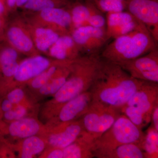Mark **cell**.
Segmentation results:
<instances>
[{"instance_id":"cell-1","label":"cell","mask_w":158,"mask_h":158,"mask_svg":"<svg viewBox=\"0 0 158 158\" xmlns=\"http://www.w3.org/2000/svg\"><path fill=\"white\" fill-rule=\"evenodd\" d=\"M116 63L102 59L89 91L92 101L119 109L144 84Z\"/></svg>"},{"instance_id":"cell-2","label":"cell","mask_w":158,"mask_h":158,"mask_svg":"<svg viewBox=\"0 0 158 158\" xmlns=\"http://www.w3.org/2000/svg\"><path fill=\"white\" fill-rule=\"evenodd\" d=\"M102 60L100 53L82 55L74 61L70 74L60 89L43 107L41 117L46 122L66 102L89 90Z\"/></svg>"},{"instance_id":"cell-3","label":"cell","mask_w":158,"mask_h":158,"mask_svg":"<svg viewBox=\"0 0 158 158\" xmlns=\"http://www.w3.org/2000/svg\"><path fill=\"white\" fill-rule=\"evenodd\" d=\"M146 27L113 39L100 53L102 59L118 64L141 56L157 48Z\"/></svg>"},{"instance_id":"cell-4","label":"cell","mask_w":158,"mask_h":158,"mask_svg":"<svg viewBox=\"0 0 158 158\" xmlns=\"http://www.w3.org/2000/svg\"><path fill=\"white\" fill-rule=\"evenodd\" d=\"M158 102V83L146 81L119 111L142 129L151 122L153 110Z\"/></svg>"},{"instance_id":"cell-5","label":"cell","mask_w":158,"mask_h":158,"mask_svg":"<svg viewBox=\"0 0 158 158\" xmlns=\"http://www.w3.org/2000/svg\"><path fill=\"white\" fill-rule=\"evenodd\" d=\"M144 133L124 114L120 113L108 130L94 142V155L127 143L141 144Z\"/></svg>"},{"instance_id":"cell-6","label":"cell","mask_w":158,"mask_h":158,"mask_svg":"<svg viewBox=\"0 0 158 158\" xmlns=\"http://www.w3.org/2000/svg\"><path fill=\"white\" fill-rule=\"evenodd\" d=\"M120 113L118 109L92 101L81 118L84 131L95 141L112 126Z\"/></svg>"},{"instance_id":"cell-7","label":"cell","mask_w":158,"mask_h":158,"mask_svg":"<svg viewBox=\"0 0 158 158\" xmlns=\"http://www.w3.org/2000/svg\"><path fill=\"white\" fill-rule=\"evenodd\" d=\"M33 14L30 22L52 29L60 35L71 34L73 31L71 16L67 6L46 9Z\"/></svg>"},{"instance_id":"cell-8","label":"cell","mask_w":158,"mask_h":158,"mask_svg":"<svg viewBox=\"0 0 158 158\" xmlns=\"http://www.w3.org/2000/svg\"><path fill=\"white\" fill-rule=\"evenodd\" d=\"M45 130V125L36 116H28L10 122L0 119V138L9 142L41 135Z\"/></svg>"},{"instance_id":"cell-9","label":"cell","mask_w":158,"mask_h":158,"mask_svg":"<svg viewBox=\"0 0 158 158\" xmlns=\"http://www.w3.org/2000/svg\"><path fill=\"white\" fill-rule=\"evenodd\" d=\"M116 64L135 78L158 83V48L138 58Z\"/></svg>"},{"instance_id":"cell-10","label":"cell","mask_w":158,"mask_h":158,"mask_svg":"<svg viewBox=\"0 0 158 158\" xmlns=\"http://www.w3.org/2000/svg\"><path fill=\"white\" fill-rule=\"evenodd\" d=\"M59 60L47 58L40 55L29 57L19 62L17 71L2 94L19 86H25L28 82L44 71Z\"/></svg>"},{"instance_id":"cell-11","label":"cell","mask_w":158,"mask_h":158,"mask_svg":"<svg viewBox=\"0 0 158 158\" xmlns=\"http://www.w3.org/2000/svg\"><path fill=\"white\" fill-rule=\"evenodd\" d=\"M4 40L8 45L18 52L29 57L40 55L34 45V41L26 22L15 19L6 26Z\"/></svg>"},{"instance_id":"cell-12","label":"cell","mask_w":158,"mask_h":158,"mask_svg":"<svg viewBox=\"0 0 158 158\" xmlns=\"http://www.w3.org/2000/svg\"><path fill=\"white\" fill-rule=\"evenodd\" d=\"M45 127L41 135L45 139L47 148H64L72 144L84 132L81 118L54 126L45 125Z\"/></svg>"},{"instance_id":"cell-13","label":"cell","mask_w":158,"mask_h":158,"mask_svg":"<svg viewBox=\"0 0 158 158\" xmlns=\"http://www.w3.org/2000/svg\"><path fill=\"white\" fill-rule=\"evenodd\" d=\"M71 35L82 55L100 53L99 51L109 40L106 28L88 25L74 29Z\"/></svg>"},{"instance_id":"cell-14","label":"cell","mask_w":158,"mask_h":158,"mask_svg":"<svg viewBox=\"0 0 158 158\" xmlns=\"http://www.w3.org/2000/svg\"><path fill=\"white\" fill-rule=\"evenodd\" d=\"M126 11L130 12L149 31L158 43V0H125Z\"/></svg>"},{"instance_id":"cell-15","label":"cell","mask_w":158,"mask_h":158,"mask_svg":"<svg viewBox=\"0 0 158 158\" xmlns=\"http://www.w3.org/2000/svg\"><path fill=\"white\" fill-rule=\"evenodd\" d=\"M92 101L89 90L83 92L62 105L56 114L44 124L52 127L78 120L86 113Z\"/></svg>"},{"instance_id":"cell-16","label":"cell","mask_w":158,"mask_h":158,"mask_svg":"<svg viewBox=\"0 0 158 158\" xmlns=\"http://www.w3.org/2000/svg\"><path fill=\"white\" fill-rule=\"evenodd\" d=\"M106 31L109 39L116 38L145 27L127 11L107 13Z\"/></svg>"},{"instance_id":"cell-17","label":"cell","mask_w":158,"mask_h":158,"mask_svg":"<svg viewBox=\"0 0 158 158\" xmlns=\"http://www.w3.org/2000/svg\"><path fill=\"white\" fill-rule=\"evenodd\" d=\"M7 146L14 154L20 158L39 157L47 147L46 141L41 135H36L28 138L9 142Z\"/></svg>"},{"instance_id":"cell-18","label":"cell","mask_w":158,"mask_h":158,"mask_svg":"<svg viewBox=\"0 0 158 158\" xmlns=\"http://www.w3.org/2000/svg\"><path fill=\"white\" fill-rule=\"evenodd\" d=\"M19 53L9 45L0 48V96L17 71L20 62Z\"/></svg>"},{"instance_id":"cell-19","label":"cell","mask_w":158,"mask_h":158,"mask_svg":"<svg viewBox=\"0 0 158 158\" xmlns=\"http://www.w3.org/2000/svg\"><path fill=\"white\" fill-rule=\"evenodd\" d=\"M47 55L52 59L62 61H74L82 56L71 34L59 36Z\"/></svg>"},{"instance_id":"cell-20","label":"cell","mask_w":158,"mask_h":158,"mask_svg":"<svg viewBox=\"0 0 158 158\" xmlns=\"http://www.w3.org/2000/svg\"><path fill=\"white\" fill-rule=\"evenodd\" d=\"M36 48L40 53H47L61 35L52 29L26 22Z\"/></svg>"},{"instance_id":"cell-21","label":"cell","mask_w":158,"mask_h":158,"mask_svg":"<svg viewBox=\"0 0 158 158\" xmlns=\"http://www.w3.org/2000/svg\"><path fill=\"white\" fill-rule=\"evenodd\" d=\"M73 62L61 67L48 82L34 93V95L31 96V98L34 101L36 102L37 98L52 97L56 93L69 76Z\"/></svg>"},{"instance_id":"cell-22","label":"cell","mask_w":158,"mask_h":158,"mask_svg":"<svg viewBox=\"0 0 158 158\" xmlns=\"http://www.w3.org/2000/svg\"><path fill=\"white\" fill-rule=\"evenodd\" d=\"M67 7L70 12L73 30L88 25L90 17L99 11L93 3L89 1L76 0L73 3L70 2Z\"/></svg>"},{"instance_id":"cell-23","label":"cell","mask_w":158,"mask_h":158,"mask_svg":"<svg viewBox=\"0 0 158 158\" xmlns=\"http://www.w3.org/2000/svg\"><path fill=\"white\" fill-rule=\"evenodd\" d=\"M94 140L87 133H82L72 144L62 148L63 158H92Z\"/></svg>"},{"instance_id":"cell-24","label":"cell","mask_w":158,"mask_h":158,"mask_svg":"<svg viewBox=\"0 0 158 158\" xmlns=\"http://www.w3.org/2000/svg\"><path fill=\"white\" fill-rule=\"evenodd\" d=\"M98 158H144L145 156L141 144L127 143L119 145L107 151L97 154Z\"/></svg>"},{"instance_id":"cell-25","label":"cell","mask_w":158,"mask_h":158,"mask_svg":"<svg viewBox=\"0 0 158 158\" xmlns=\"http://www.w3.org/2000/svg\"><path fill=\"white\" fill-rule=\"evenodd\" d=\"M73 61L59 60L37 77L32 79L25 86H27L32 94L34 93L48 82L61 67Z\"/></svg>"},{"instance_id":"cell-26","label":"cell","mask_w":158,"mask_h":158,"mask_svg":"<svg viewBox=\"0 0 158 158\" xmlns=\"http://www.w3.org/2000/svg\"><path fill=\"white\" fill-rule=\"evenodd\" d=\"M141 146L144 151L145 158H158V131L152 125L144 134Z\"/></svg>"},{"instance_id":"cell-27","label":"cell","mask_w":158,"mask_h":158,"mask_svg":"<svg viewBox=\"0 0 158 158\" xmlns=\"http://www.w3.org/2000/svg\"><path fill=\"white\" fill-rule=\"evenodd\" d=\"M37 108L27 105H15L11 110L3 113L0 119L6 122H10L28 116H35L34 113Z\"/></svg>"},{"instance_id":"cell-28","label":"cell","mask_w":158,"mask_h":158,"mask_svg":"<svg viewBox=\"0 0 158 158\" xmlns=\"http://www.w3.org/2000/svg\"><path fill=\"white\" fill-rule=\"evenodd\" d=\"M69 0H28L23 9L33 12L53 8L66 7Z\"/></svg>"},{"instance_id":"cell-29","label":"cell","mask_w":158,"mask_h":158,"mask_svg":"<svg viewBox=\"0 0 158 158\" xmlns=\"http://www.w3.org/2000/svg\"><path fill=\"white\" fill-rule=\"evenodd\" d=\"M2 97H5L15 105H25L37 106L36 102L32 98L29 97L24 86L12 88Z\"/></svg>"},{"instance_id":"cell-30","label":"cell","mask_w":158,"mask_h":158,"mask_svg":"<svg viewBox=\"0 0 158 158\" xmlns=\"http://www.w3.org/2000/svg\"><path fill=\"white\" fill-rule=\"evenodd\" d=\"M95 7L102 13L125 11V0H91Z\"/></svg>"},{"instance_id":"cell-31","label":"cell","mask_w":158,"mask_h":158,"mask_svg":"<svg viewBox=\"0 0 158 158\" xmlns=\"http://www.w3.org/2000/svg\"><path fill=\"white\" fill-rule=\"evenodd\" d=\"M40 158H63L62 148H47L39 156Z\"/></svg>"},{"instance_id":"cell-32","label":"cell","mask_w":158,"mask_h":158,"mask_svg":"<svg viewBox=\"0 0 158 158\" xmlns=\"http://www.w3.org/2000/svg\"><path fill=\"white\" fill-rule=\"evenodd\" d=\"M13 104L5 97H0V118L3 113L9 111L14 107Z\"/></svg>"},{"instance_id":"cell-33","label":"cell","mask_w":158,"mask_h":158,"mask_svg":"<svg viewBox=\"0 0 158 158\" xmlns=\"http://www.w3.org/2000/svg\"><path fill=\"white\" fill-rule=\"evenodd\" d=\"M152 125L158 131V102L157 103L153 110L151 116Z\"/></svg>"},{"instance_id":"cell-34","label":"cell","mask_w":158,"mask_h":158,"mask_svg":"<svg viewBox=\"0 0 158 158\" xmlns=\"http://www.w3.org/2000/svg\"><path fill=\"white\" fill-rule=\"evenodd\" d=\"M6 26V17L0 16V42L4 40V33Z\"/></svg>"},{"instance_id":"cell-35","label":"cell","mask_w":158,"mask_h":158,"mask_svg":"<svg viewBox=\"0 0 158 158\" xmlns=\"http://www.w3.org/2000/svg\"><path fill=\"white\" fill-rule=\"evenodd\" d=\"M8 12L5 0H0V16L6 17Z\"/></svg>"},{"instance_id":"cell-36","label":"cell","mask_w":158,"mask_h":158,"mask_svg":"<svg viewBox=\"0 0 158 158\" xmlns=\"http://www.w3.org/2000/svg\"><path fill=\"white\" fill-rule=\"evenodd\" d=\"M5 2L8 11L16 9L17 0H5Z\"/></svg>"},{"instance_id":"cell-37","label":"cell","mask_w":158,"mask_h":158,"mask_svg":"<svg viewBox=\"0 0 158 158\" xmlns=\"http://www.w3.org/2000/svg\"><path fill=\"white\" fill-rule=\"evenodd\" d=\"M28 0H17L16 8H23L27 2Z\"/></svg>"},{"instance_id":"cell-38","label":"cell","mask_w":158,"mask_h":158,"mask_svg":"<svg viewBox=\"0 0 158 158\" xmlns=\"http://www.w3.org/2000/svg\"><path fill=\"white\" fill-rule=\"evenodd\" d=\"M79 1H89V2H91V0H79Z\"/></svg>"},{"instance_id":"cell-39","label":"cell","mask_w":158,"mask_h":158,"mask_svg":"<svg viewBox=\"0 0 158 158\" xmlns=\"http://www.w3.org/2000/svg\"><path fill=\"white\" fill-rule=\"evenodd\" d=\"M0 158H1V146H0Z\"/></svg>"}]
</instances>
